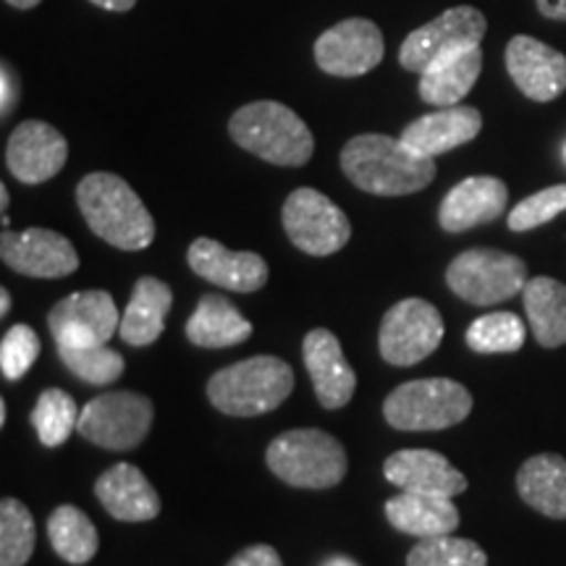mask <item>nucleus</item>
Instances as JSON below:
<instances>
[{
  "label": "nucleus",
  "mask_w": 566,
  "mask_h": 566,
  "mask_svg": "<svg viewBox=\"0 0 566 566\" xmlns=\"http://www.w3.org/2000/svg\"><path fill=\"white\" fill-rule=\"evenodd\" d=\"M483 129V116L472 105H451L405 126L401 139L424 158H436L472 142Z\"/></svg>",
  "instance_id": "nucleus-21"
},
{
  "label": "nucleus",
  "mask_w": 566,
  "mask_h": 566,
  "mask_svg": "<svg viewBox=\"0 0 566 566\" xmlns=\"http://www.w3.org/2000/svg\"><path fill=\"white\" fill-rule=\"evenodd\" d=\"M522 302L535 342L546 349L566 344V286L551 275H535L522 289Z\"/></svg>",
  "instance_id": "nucleus-28"
},
{
  "label": "nucleus",
  "mask_w": 566,
  "mask_h": 566,
  "mask_svg": "<svg viewBox=\"0 0 566 566\" xmlns=\"http://www.w3.org/2000/svg\"><path fill=\"white\" fill-rule=\"evenodd\" d=\"M155 420V407L147 396L134 391H111L87 401L80 412L76 433L84 441L108 451H129L145 441Z\"/></svg>",
  "instance_id": "nucleus-8"
},
{
  "label": "nucleus",
  "mask_w": 566,
  "mask_h": 566,
  "mask_svg": "<svg viewBox=\"0 0 566 566\" xmlns=\"http://www.w3.org/2000/svg\"><path fill=\"white\" fill-rule=\"evenodd\" d=\"M61 363L90 386H108L124 375V357L105 344L59 346Z\"/></svg>",
  "instance_id": "nucleus-33"
},
{
  "label": "nucleus",
  "mask_w": 566,
  "mask_h": 566,
  "mask_svg": "<svg viewBox=\"0 0 566 566\" xmlns=\"http://www.w3.org/2000/svg\"><path fill=\"white\" fill-rule=\"evenodd\" d=\"M76 205L90 231L116 250L139 252L153 244L155 221L150 210L122 176L108 171L84 176L76 187Z\"/></svg>",
  "instance_id": "nucleus-2"
},
{
  "label": "nucleus",
  "mask_w": 566,
  "mask_h": 566,
  "mask_svg": "<svg viewBox=\"0 0 566 566\" xmlns=\"http://www.w3.org/2000/svg\"><path fill=\"white\" fill-rule=\"evenodd\" d=\"M558 212H566V184H556V187L525 197L509 212V229L516 233L533 231L537 226L554 221Z\"/></svg>",
  "instance_id": "nucleus-35"
},
{
  "label": "nucleus",
  "mask_w": 566,
  "mask_h": 566,
  "mask_svg": "<svg viewBox=\"0 0 566 566\" xmlns=\"http://www.w3.org/2000/svg\"><path fill=\"white\" fill-rule=\"evenodd\" d=\"M105 512L118 522H150L160 514V495L134 464H113L95 483Z\"/></svg>",
  "instance_id": "nucleus-22"
},
{
  "label": "nucleus",
  "mask_w": 566,
  "mask_h": 566,
  "mask_svg": "<svg viewBox=\"0 0 566 566\" xmlns=\"http://www.w3.org/2000/svg\"><path fill=\"white\" fill-rule=\"evenodd\" d=\"M527 265L516 254L475 247L457 254L446 271V283L459 300L488 307L522 294L527 283Z\"/></svg>",
  "instance_id": "nucleus-7"
},
{
  "label": "nucleus",
  "mask_w": 566,
  "mask_h": 566,
  "mask_svg": "<svg viewBox=\"0 0 566 566\" xmlns=\"http://www.w3.org/2000/svg\"><path fill=\"white\" fill-rule=\"evenodd\" d=\"M564 158H566V147H564Z\"/></svg>",
  "instance_id": "nucleus-46"
},
{
  "label": "nucleus",
  "mask_w": 566,
  "mask_h": 566,
  "mask_svg": "<svg viewBox=\"0 0 566 566\" xmlns=\"http://www.w3.org/2000/svg\"><path fill=\"white\" fill-rule=\"evenodd\" d=\"M302 357L307 367L317 401L325 409H342L357 391V375L346 363L342 344L328 328H315L304 336Z\"/></svg>",
  "instance_id": "nucleus-18"
},
{
  "label": "nucleus",
  "mask_w": 566,
  "mask_h": 566,
  "mask_svg": "<svg viewBox=\"0 0 566 566\" xmlns=\"http://www.w3.org/2000/svg\"><path fill=\"white\" fill-rule=\"evenodd\" d=\"M537 11L546 19L566 21V0H537Z\"/></svg>",
  "instance_id": "nucleus-39"
},
{
  "label": "nucleus",
  "mask_w": 566,
  "mask_h": 566,
  "mask_svg": "<svg viewBox=\"0 0 566 566\" xmlns=\"http://www.w3.org/2000/svg\"><path fill=\"white\" fill-rule=\"evenodd\" d=\"M40 357V336L30 325H13L0 342V370L6 380H21Z\"/></svg>",
  "instance_id": "nucleus-36"
},
{
  "label": "nucleus",
  "mask_w": 566,
  "mask_h": 566,
  "mask_svg": "<svg viewBox=\"0 0 566 566\" xmlns=\"http://www.w3.org/2000/svg\"><path fill=\"white\" fill-rule=\"evenodd\" d=\"M171 286L160 279H153V275H145V279L134 283L132 300L126 304V313L122 315L118 334L132 346H147L158 342L163 328H166V317L171 313Z\"/></svg>",
  "instance_id": "nucleus-25"
},
{
  "label": "nucleus",
  "mask_w": 566,
  "mask_h": 566,
  "mask_svg": "<svg viewBox=\"0 0 566 566\" xmlns=\"http://www.w3.org/2000/svg\"><path fill=\"white\" fill-rule=\"evenodd\" d=\"M226 566H283L279 551H275L273 546H250L244 551H239L237 556L231 558L229 564Z\"/></svg>",
  "instance_id": "nucleus-37"
},
{
  "label": "nucleus",
  "mask_w": 566,
  "mask_h": 566,
  "mask_svg": "<svg viewBox=\"0 0 566 566\" xmlns=\"http://www.w3.org/2000/svg\"><path fill=\"white\" fill-rule=\"evenodd\" d=\"M11 313V294L9 289H0V315H9Z\"/></svg>",
  "instance_id": "nucleus-41"
},
{
  "label": "nucleus",
  "mask_w": 566,
  "mask_h": 566,
  "mask_svg": "<svg viewBox=\"0 0 566 566\" xmlns=\"http://www.w3.org/2000/svg\"><path fill=\"white\" fill-rule=\"evenodd\" d=\"M48 325L55 346H95L111 342L122 328L116 300L103 289L69 294L66 300L53 304Z\"/></svg>",
  "instance_id": "nucleus-12"
},
{
  "label": "nucleus",
  "mask_w": 566,
  "mask_h": 566,
  "mask_svg": "<svg viewBox=\"0 0 566 566\" xmlns=\"http://www.w3.org/2000/svg\"><path fill=\"white\" fill-rule=\"evenodd\" d=\"M271 472L286 485L325 491L346 478L349 462L338 438L317 428L286 430L265 451Z\"/></svg>",
  "instance_id": "nucleus-5"
},
{
  "label": "nucleus",
  "mask_w": 566,
  "mask_h": 566,
  "mask_svg": "<svg viewBox=\"0 0 566 566\" xmlns=\"http://www.w3.org/2000/svg\"><path fill=\"white\" fill-rule=\"evenodd\" d=\"M321 566H359V564L352 562L349 556H331L328 562H323Z\"/></svg>",
  "instance_id": "nucleus-42"
},
{
  "label": "nucleus",
  "mask_w": 566,
  "mask_h": 566,
  "mask_svg": "<svg viewBox=\"0 0 566 566\" xmlns=\"http://www.w3.org/2000/svg\"><path fill=\"white\" fill-rule=\"evenodd\" d=\"M384 32L370 19H344L315 42V63L331 76H363L384 61Z\"/></svg>",
  "instance_id": "nucleus-13"
},
{
  "label": "nucleus",
  "mask_w": 566,
  "mask_h": 566,
  "mask_svg": "<svg viewBox=\"0 0 566 566\" xmlns=\"http://www.w3.org/2000/svg\"><path fill=\"white\" fill-rule=\"evenodd\" d=\"M294 391L292 365L273 354L223 367L208 380V399L218 412L258 417L279 409Z\"/></svg>",
  "instance_id": "nucleus-4"
},
{
  "label": "nucleus",
  "mask_w": 566,
  "mask_h": 566,
  "mask_svg": "<svg viewBox=\"0 0 566 566\" xmlns=\"http://www.w3.org/2000/svg\"><path fill=\"white\" fill-rule=\"evenodd\" d=\"M69 160V142L55 126L24 122L11 132L6 145V166L21 184H42L61 174Z\"/></svg>",
  "instance_id": "nucleus-15"
},
{
  "label": "nucleus",
  "mask_w": 566,
  "mask_h": 566,
  "mask_svg": "<svg viewBox=\"0 0 566 566\" xmlns=\"http://www.w3.org/2000/svg\"><path fill=\"white\" fill-rule=\"evenodd\" d=\"M48 537H51L55 554L74 566L92 562L101 548V535L90 516L71 504L53 509L51 520H48Z\"/></svg>",
  "instance_id": "nucleus-29"
},
{
  "label": "nucleus",
  "mask_w": 566,
  "mask_h": 566,
  "mask_svg": "<svg viewBox=\"0 0 566 566\" xmlns=\"http://www.w3.org/2000/svg\"><path fill=\"white\" fill-rule=\"evenodd\" d=\"M483 71V48L467 45L438 59L420 74V97L428 105L451 108L459 105L475 87Z\"/></svg>",
  "instance_id": "nucleus-23"
},
{
  "label": "nucleus",
  "mask_w": 566,
  "mask_h": 566,
  "mask_svg": "<svg viewBox=\"0 0 566 566\" xmlns=\"http://www.w3.org/2000/svg\"><path fill=\"white\" fill-rule=\"evenodd\" d=\"M342 171L367 195L405 197L433 184L436 163L412 150L401 137L359 134L342 150Z\"/></svg>",
  "instance_id": "nucleus-1"
},
{
  "label": "nucleus",
  "mask_w": 566,
  "mask_h": 566,
  "mask_svg": "<svg viewBox=\"0 0 566 566\" xmlns=\"http://www.w3.org/2000/svg\"><path fill=\"white\" fill-rule=\"evenodd\" d=\"M506 71L522 95L535 103L556 101L566 90V55L527 34L509 40Z\"/></svg>",
  "instance_id": "nucleus-16"
},
{
  "label": "nucleus",
  "mask_w": 566,
  "mask_h": 566,
  "mask_svg": "<svg viewBox=\"0 0 566 566\" xmlns=\"http://www.w3.org/2000/svg\"><path fill=\"white\" fill-rule=\"evenodd\" d=\"M384 475L401 491L454 495L467 491V478L443 454L430 449H405L386 459Z\"/></svg>",
  "instance_id": "nucleus-20"
},
{
  "label": "nucleus",
  "mask_w": 566,
  "mask_h": 566,
  "mask_svg": "<svg viewBox=\"0 0 566 566\" xmlns=\"http://www.w3.org/2000/svg\"><path fill=\"white\" fill-rule=\"evenodd\" d=\"M6 3L13 6V9H21V11H27V9H34V6H40L42 0H6Z\"/></svg>",
  "instance_id": "nucleus-44"
},
{
  "label": "nucleus",
  "mask_w": 566,
  "mask_h": 566,
  "mask_svg": "<svg viewBox=\"0 0 566 566\" xmlns=\"http://www.w3.org/2000/svg\"><path fill=\"white\" fill-rule=\"evenodd\" d=\"M283 229L296 250L313 258H328L352 239V223L338 205L313 187L294 189L281 210Z\"/></svg>",
  "instance_id": "nucleus-9"
},
{
  "label": "nucleus",
  "mask_w": 566,
  "mask_h": 566,
  "mask_svg": "<svg viewBox=\"0 0 566 566\" xmlns=\"http://www.w3.org/2000/svg\"><path fill=\"white\" fill-rule=\"evenodd\" d=\"M488 21L485 13L472 9V6H457V9L443 11L441 17L409 32V38L401 42L399 63L407 71L422 74L424 69L433 66L438 59L459 51L467 45H480L485 38Z\"/></svg>",
  "instance_id": "nucleus-11"
},
{
  "label": "nucleus",
  "mask_w": 566,
  "mask_h": 566,
  "mask_svg": "<svg viewBox=\"0 0 566 566\" xmlns=\"http://www.w3.org/2000/svg\"><path fill=\"white\" fill-rule=\"evenodd\" d=\"M34 541L32 512L19 499H3L0 504V566H24L30 562Z\"/></svg>",
  "instance_id": "nucleus-32"
},
{
  "label": "nucleus",
  "mask_w": 566,
  "mask_h": 566,
  "mask_svg": "<svg viewBox=\"0 0 566 566\" xmlns=\"http://www.w3.org/2000/svg\"><path fill=\"white\" fill-rule=\"evenodd\" d=\"M80 412L74 399L61 388H48L40 394L38 405L32 409V424L38 430V438L48 449H59L71 438L80 422Z\"/></svg>",
  "instance_id": "nucleus-30"
},
{
  "label": "nucleus",
  "mask_w": 566,
  "mask_h": 566,
  "mask_svg": "<svg viewBox=\"0 0 566 566\" xmlns=\"http://www.w3.org/2000/svg\"><path fill=\"white\" fill-rule=\"evenodd\" d=\"M470 412L472 394L451 378L409 380L394 388L384 401L386 422L407 433L451 428L467 420Z\"/></svg>",
  "instance_id": "nucleus-6"
},
{
  "label": "nucleus",
  "mask_w": 566,
  "mask_h": 566,
  "mask_svg": "<svg viewBox=\"0 0 566 566\" xmlns=\"http://www.w3.org/2000/svg\"><path fill=\"white\" fill-rule=\"evenodd\" d=\"M90 3L101 6V9H105V11L124 13V11H132L134 6H137V0H90Z\"/></svg>",
  "instance_id": "nucleus-40"
},
{
  "label": "nucleus",
  "mask_w": 566,
  "mask_h": 566,
  "mask_svg": "<svg viewBox=\"0 0 566 566\" xmlns=\"http://www.w3.org/2000/svg\"><path fill=\"white\" fill-rule=\"evenodd\" d=\"M229 134L239 147L273 166L300 168L315 153L310 126L289 105L258 101L242 105L229 122Z\"/></svg>",
  "instance_id": "nucleus-3"
},
{
  "label": "nucleus",
  "mask_w": 566,
  "mask_h": 566,
  "mask_svg": "<svg viewBox=\"0 0 566 566\" xmlns=\"http://www.w3.org/2000/svg\"><path fill=\"white\" fill-rule=\"evenodd\" d=\"M506 202L509 189L504 181L495 176H470L443 197L438 208V223L449 233L470 231L504 216Z\"/></svg>",
  "instance_id": "nucleus-19"
},
{
  "label": "nucleus",
  "mask_w": 566,
  "mask_h": 566,
  "mask_svg": "<svg viewBox=\"0 0 566 566\" xmlns=\"http://www.w3.org/2000/svg\"><path fill=\"white\" fill-rule=\"evenodd\" d=\"M187 263L200 279L229 289V292L252 294L268 283V263L258 252H231L208 237L195 239L189 244Z\"/></svg>",
  "instance_id": "nucleus-17"
},
{
  "label": "nucleus",
  "mask_w": 566,
  "mask_h": 566,
  "mask_svg": "<svg viewBox=\"0 0 566 566\" xmlns=\"http://www.w3.org/2000/svg\"><path fill=\"white\" fill-rule=\"evenodd\" d=\"M527 325L514 313H491L472 321L467 346L478 354H512L525 346Z\"/></svg>",
  "instance_id": "nucleus-31"
},
{
  "label": "nucleus",
  "mask_w": 566,
  "mask_h": 566,
  "mask_svg": "<svg viewBox=\"0 0 566 566\" xmlns=\"http://www.w3.org/2000/svg\"><path fill=\"white\" fill-rule=\"evenodd\" d=\"M189 342L202 349H226L252 336V323L221 294H205L184 328Z\"/></svg>",
  "instance_id": "nucleus-27"
},
{
  "label": "nucleus",
  "mask_w": 566,
  "mask_h": 566,
  "mask_svg": "<svg viewBox=\"0 0 566 566\" xmlns=\"http://www.w3.org/2000/svg\"><path fill=\"white\" fill-rule=\"evenodd\" d=\"M3 263L30 279H66L80 268V254L74 244L59 231L24 229L3 231L0 237Z\"/></svg>",
  "instance_id": "nucleus-14"
},
{
  "label": "nucleus",
  "mask_w": 566,
  "mask_h": 566,
  "mask_svg": "<svg viewBox=\"0 0 566 566\" xmlns=\"http://www.w3.org/2000/svg\"><path fill=\"white\" fill-rule=\"evenodd\" d=\"M407 566H488L485 551L475 541L454 535L422 537L409 551Z\"/></svg>",
  "instance_id": "nucleus-34"
},
{
  "label": "nucleus",
  "mask_w": 566,
  "mask_h": 566,
  "mask_svg": "<svg viewBox=\"0 0 566 566\" xmlns=\"http://www.w3.org/2000/svg\"><path fill=\"white\" fill-rule=\"evenodd\" d=\"M516 493L543 516L566 520V459L558 454L530 457L516 472Z\"/></svg>",
  "instance_id": "nucleus-26"
},
{
  "label": "nucleus",
  "mask_w": 566,
  "mask_h": 566,
  "mask_svg": "<svg viewBox=\"0 0 566 566\" xmlns=\"http://www.w3.org/2000/svg\"><path fill=\"white\" fill-rule=\"evenodd\" d=\"M0 208H3V226H9V216H6L9 212V189L3 184H0Z\"/></svg>",
  "instance_id": "nucleus-43"
},
{
  "label": "nucleus",
  "mask_w": 566,
  "mask_h": 566,
  "mask_svg": "<svg viewBox=\"0 0 566 566\" xmlns=\"http://www.w3.org/2000/svg\"><path fill=\"white\" fill-rule=\"evenodd\" d=\"M19 103V76L9 63H3L0 69V116H9Z\"/></svg>",
  "instance_id": "nucleus-38"
},
{
  "label": "nucleus",
  "mask_w": 566,
  "mask_h": 566,
  "mask_svg": "<svg viewBox=\"0 0 566 566\" xmlns=\"http://www.w3.org/2000/svg\"><path fill=\"white\" fill-rule=\"evenodd\" d=\"M6 417H9V407H6V401H0V424H6Z\"/></svg>",
  "instance_id": "nucleus-45"
},
{
  "label": "nucleus",
  "mask_w": 566,
  "mask_h": 566,
  "mask_svg": "<svg viewBox=\"0 0 566 566\" xmlns=\"http://www.w3.org/2000/svg\"><path fill=\"white\" fill-rule=\"evenodd\" d=\"M388 522L405 535L415 537H436L451 535L459 527V509L454 499L430 493L401 491L399 495L386 501Z\"/></svg>",
  "instance_id": "nucleus-24"
},
{
  "label": "nucleus",
  "mask_w": 566,
  "mask_h": 566,
  "mask_svg": "<svg viewBox=\"0 0 566 566\" xmlns=\"http://www.w3.org/2000/svg\"><path fill=\"white\" fill-rule=\"evenodd\" d=\"M441 342L443 317L438 307L420 296L396 302L380 323V357L394 367L420 365Z\"/></svg>",
  "instance_id": "nucleus-10"
}]
</instances>
